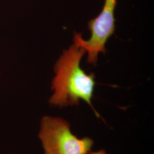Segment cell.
Returning <instances> with one entry per match:
<instances>
[{
  "label": "cell",
  "mask_w": 154,
  "mask_h": 154,
  "mask_svg": "<svg viewBox=\"0 0 154 154\" xmlns=\"http://www.w3.org/2000/svg\"><path fill=\"white\" fill-rule=\"evenodd\" d=\"M117 0H105L100 13L88 23L91 36L88 41L83 40L81 33H75V44L83 48L88 53V62L96 65L99 53L105 54V44L115 31L114 11Z\"/></svg>",
  "instance_id": "cell-3"
},
{
  "label": "cell",
  "mask_w": 154,
  "mask_h": 154,
  "mask_svg": "<svg viewBox=\"0 0 154 154\" xmlns=\"http://www.w3.org/2000/svg\"><path fill=\"white\" fill-rule=\"evenodd\" d=\"M86 52L83 48L75 44L64 51L54 67L55 76L51 84L54 93L49 102L51 105L65 107L78 106L81 100H84L97 118H100L91 103L95 85V74H87L80 66Z\"/></svg>",
  "instance_id": "cell-1"
},
{
  "label": "cell",
  "mask_w": 154,
  "mask_h": 154,
  "mask_svg": "<svg viewBox=\"0 0 154 154\" xmlns=\"http://www.w3.org/2000/svg\"><path fill=\"white\" fill-rule=\"evenodd\" d=\"M88 154H107L106 151H105L104 149H100L98 151H95V152H90Z\"/></svg>",
  "instance_id": "cell-4"
},
{
  "label": "cell",
  "mask_w": 154,
  "mask_h": 154,
  "mask_svg": "<svg viewBox=\"0 0 154 154\" xmlns=\"http://www.w3.org/2000/svg\"><path fill=\"white\" fill-rule=\"evenodd\" d=\"M38 138L44 154H88L94 145L91 138L73 134L66 120L51 116L41 119Z\"/></svg>",
  "instance_id": "cell-2"
}]
</instances>
